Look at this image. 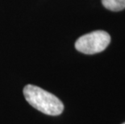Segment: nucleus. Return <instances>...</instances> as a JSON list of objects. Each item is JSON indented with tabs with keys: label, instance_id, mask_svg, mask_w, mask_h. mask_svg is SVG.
<instances>
[{
	"label": "nucleus",
	"instance_id": "1",
	"mask_svg": "<svg viewBox=\"0 0 125 124\" xmlns=\"http://www.w3.org/2000/svg\"><path fill=\"white\" fill-rule=\"evenodd\" d=\"M23 95L31 106L45 114L57 116L64 110V104L57 96L38 86L27 85L23 88Z\"/></svg>",
	"mask_w": 125,
	"mask_h": 124
},
{
	"label": "nucleus",
	"instance_id": "2",
	"mask_svg": "<svg viewBox=\"0 0 125 124\" xmlns=\"http://www.w3.org/2000/svg\"><path fill=\"white\" fill-rule=\"evenodd\" d=\"M110 42L111 36L107 31H94L77 39L75 48L84 54H95L104 51Z\"/></svg>",
	"mask_w": 125,
	"mask_h": 124
},
{
	"label": "nucleus",
	"instance_id": "3",
	"mask_svg": "<svg viewBox=\"0 0 125 124\" xmlns=\"http://www.w3.org/2000/svg\"><path fill=\"white\" fill-rule=\"evenodd\" d=\"M102 3L111 11H119L125 8V0H102Z\"/></svg>",
	"mask_w": 125,
	"mask_h": 124
},
{
	"label": "nucleus",
	"instance_id": "4",
	"mask_svg": "<svg viewBox=\"0 0 125 124\" xmlns=\"http://www.w3.org/2000/svg\"><path fill=\"white\" fill-rule=\"evenodd\" d=\"M122 124H125V122H124V123H122Z\"/></svg>",
	"mask_w": 125,
	"mask_h": 124
}]
</instances>
